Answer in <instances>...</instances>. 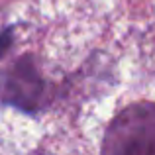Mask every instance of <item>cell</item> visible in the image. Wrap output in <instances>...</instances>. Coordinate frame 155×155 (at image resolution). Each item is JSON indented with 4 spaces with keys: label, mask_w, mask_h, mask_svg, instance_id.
I'll return each mask as SVG.
<instances>
[{
    "label": "cell",
    "mask_w": 155,
    "mask_h": 155,
    "mask_svg": "<svg viewBox=\"0 0 155 155\" xmlns=\"http://www.w3.org/2000/svg\"><path fill=\"white\" fill-rule=\"evenodd\" d=\"M102 155H155V104L140 102L122 110L106 130Z\"/></svg>",
    "instance_id": "6da1fadb"
},
{
    "label": "cell",
    "mask_w": 155,
    "mask_h": 155,
    "mask_svg": "<svg viewBox=\"0 0 155 155\" xmlns=\"http://www.w3.org/2000/svg\"><path fill=\"white\" fill-rule=\"evenodd\" d=\"M12 28H8V30H4L2 34H0V57L4 55L8 49H10V43H12Z\"/></svg>",
    "instance_id": "3957f363"
},
{
    "label": "cell",
    "mask_w": 155,
    "mask_h": 155,
    "mask_svg": "<svg viewBox=\"0 0 155 155\" xmlns=\"http://www.w3.org/2000/svg\"><path fill=\"white\" fill-rule=\"evenodd\" d=\"M39 155H47V153H39Z\"/></svg>",
    "instance_id": "277c9868"
},
{
    "label": "cell",
    "mask_w": 155,
    "mask_h": 155,
    "mask_svg": "<svg viewBox=\"0 0 155 155\" xmlns=\"http://www.w3.org/2000/svg\"><path fill=\"white\" fill-rule=\"evenodd\" d=\"M45 96V83L31 55H22L0 73V100L24 112H35Z\"/></svg>",
    "instance_id": "7a4b0ae2"
}]
</instances>
